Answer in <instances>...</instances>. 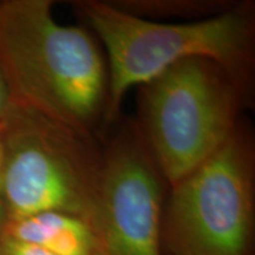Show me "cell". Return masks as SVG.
Here are the masks:
<instances>
[{"instance_id":"9","label":"cell","mask_w":255,"mask_h":255,"mask_svg":"<svg viewBox=\"0 0 255 255\" xmlns=\"http://www.w3.org/2000/svg\"><path fill=\"white\" fill-rule=\"evenodd\" d=\"M13 102V95H12L7 79H6L5 73L2 71L1 65H0V127L4 123Z\"/></svg>"},{"instance_id":"4","label":"cell","mask_w":255,"mask_h":255,"mask_svg":"<svg viewBox=\"0 0 255 255\" xmlns=\"http://www.w3.org/2000/svg\"><path fill=\"white\" fill-rule=\"evenodd\" d=\"M146 150L171 187L237 131L241 88L212 60L180 62L142 85Z\"/></svg>"},{"instance_id":"5","label":"cell","mask_w":255,"mask_h":255,"mask_svg":"<svg viewBox=\"0 0 255 255\" xmlns=\"http://www.w3.org/2000/svg\"><path fill=\"white\" fill-rule=\"evenodd\" d=\"M251 145L233 136L173 186L163 213L168 255H248L253 231Z\"/></svg>"},{"instance_id":"6","label":"cell","mask_w":255,"mask_h":255,"mask_svg":"<svg viewBox=\"0 0 255 255\" xmlns=\"http://www.w3.org/2000/svg\"><path fill=\"white\" fill-rule=\"evenodd\" d=\"M163 178L145 148L123 139L103 157L88 225L95 255H163Z\"/></svg>"},{"instance_id":"7","label":"cell","mask_w":255,"mask_h":255,"mask_svg":"<svg viewBox=\"0 0 255 255\" xmlns=\"http://www.w3.org/2000/svg\"><path fill=\"white\" fill-rule=\"evenodd\" d=\"M5 235L43 248L52 255H95L91 228L78 216L59 212L11 220Z\"/></svg>"},{"instance_id":"2","label":"cell","mask_w":255,"mask_h":255,"mask_svg":"<svg viewBox=\"0 0 255 255\" xmlns=\"http://www.w3.org/2000/svg\"><path fill=\"white\" fill-rule=\"evenodd\" d=\"M78 8L109 60L107 121L116 116L130 89L142 87L183 60H212L240 88L250 75L254 41L250 6L181 24L156 23L98 1L81 2Z\"/></svg>"},{"instance_id":"10","label":"cell","mask_w":255,"mask_h":255,"mask_svg":"<svg viewBox=\"0 0 255 255\" xmlns=\"http://www.w3.org/2000/svg\"><path fill=\"white\" fill-rule=\"evenodd\" d=\"M6 223H7V216H6L4 199H2V191H1V180H0V239L2 238L5 233Z\"/></svg>"},{"instance_id":"1","label":"cell","mask_w":255,"mask_h":255,"mask_svg":"<svg viewBox=\"0 0 255 255\" xmlns=\"http://www.w3.org/2000/svg\"><path fill=\"white\" fill-rule=\"evenodd\" d=\"M52 6L0 1V65L14 101L89 136L105 114L108 66L94 38L59 24Z\"/></svg>"},{"instance_id":"3","label":"cell","mask_w":255,"mask_h":255,"mask_svg":"<svg viewBox=\"0 0 255 255\" xmlns=\"http://www.w3.org/2000/svg\"><path fill=\"white\" fill-rule=\"evenodd\" d=\"M103 158L89 136L14 101L0 127V180L7 221L59 212L88 223Z\"/></svg>"},{"instance_id":"8","label":"cell","mask_w":255,"mask_h":255,"mask_svg":"<svg viewBox=\"0 0 255 255\" xmlns=\"http://www.w3.org/2000/svg\"><path fill=\"white\" fill-rule=\"evenodd\" d=\"M0 255H52L43 248L17 240L7 235L0 239Z\"/></svg>"}]
</instances>
